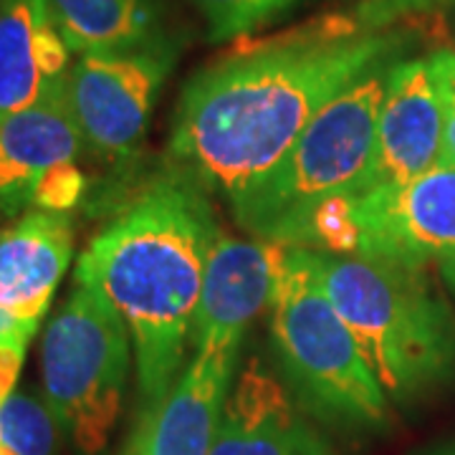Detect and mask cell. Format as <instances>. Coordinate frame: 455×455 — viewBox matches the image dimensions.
<instances>
[{
	"instance_id": "cell-13",
	"label": "cell",
	"mask_w": 455,
	"mask_h": 455,
	"mask_svg": "<svg viewBox=\"0 0 455 455\" xmlns=\"http://www.w3.org/2000/svg\"><path fill=\"white\" fill-rule=\"evenodd\" d=\"M71 259L74 220L68 212H23L0 230V311L36 331Z\"/></svg>"
},
{
	"instance_id": "cell-11",
	"label": "cell",
	"mask_w": 455,
	"mask_h": 455,
	"mask_svg": "<svg viewBox=\"0 0 455 455\" xmlns=\"http://www.w3.org/2000/svg\"><path fill=\"white\" fill-rule=\"evenodd\" d=\"M286 245L218 233L208 256L190 347L241 349L245 331L271 304Z\"/></svg>"
},
{
	"instance_id": "cell-15",
	"label": "cell",
	"mask_w": 455,
	"mask_h": 455,
	"mask_svg": "<svg viewBox=\"0 0 455 455\" xmlns=\"http://www.w3.org/2000/svg\"><path fill=\"white\" fill-rule=\"evenodd\" d=\"M84 140L64 97L0 116V212H28L51 167L76 160Z\"/></svg>"
},
{
	"instance_id": "cell-24",
	"label": "cell",
	"mask_w": 455,
	"mask_h": 455,
	"mask_svg": "<svg viewBox=\"0 0 455 455\" xmlns=\"http://www.w3.org/2000/svg\"><path fill=\"white\" fill-rule=\"evenodd\" d=\"M438 263H440V274H443V278L448 281V286H451L455 293V253L445 256V259L438 260Z\"/></svg>"
},
{
	"instance_id": "cell-3",
	"label": "cell",
	"mask_w": 455,
	"mask_h": 455,
	"mask_svg": "<svg viewBox=\"0 0 455 455\" xmlns=\"http://www.w3.org/2000/svg\"><path fill=\"white\" fill-rule=\"evenodd\" d=\"M311 253L329 299L390 400L412 403L451 382L453 311L423 266L370 253Z\"/></svg>"
},
{
	"instance_id": "cell-22",
	"label": "cell",
	"mask_w": 455,
	"mask_h": 455,
	"mask_svg": "<svg viewBox=\"0 0 455 455\" xmlns=\"http://www.w3.org/2000/svg\"><path fill=\"white\" fill-rule=\"evenodd\" d=\"M440 163L455 164V74L448 84L445 97V119H443V142H440Z\"/></svg>"
},
{
	"instance_id": "cell-17",
	"label": "cell",
	"mask_w": 455,
	"mask_h": 455,
	"mask_svg": "<svg viewBox=\"0 0 455 455\" xmlns=\"http://www.w3.org/2000/svg\"><path fill=\"white\" fill-rule=\"evenodd\" d=\"M61 427L31 392H16L0 407V455H61Z\"/></svg>"
},
{
	"instance_id": "cell-5",
	"label": "cell",
	"mask_w": 455,
	"mask_h": 455,
	"mask_svg": "<svg viewBox=\"0 0 455 455\" xmlns=\"http://www.w3.org/2000/svg\"><path fill=\"white\" fill-rule=\"evenodd\" d=\"M392 64L385 61L364 71L311 119L289 155L230 205L238 226L259 241L299 248L319 205L362 193L374 160L377 122Z\"/></svg>"
},
{
	"instance_id": "cell-20",
	"label": "cell",
	"mask_w": 455,
	"mask_h": 455,
	"mask_svg": "<svg viewBox=\"0 0 455 455\" xmlns=\"http://www.w3.org/2000/svg\"><path fill=\"white\" fill-rule=\"evenodd\" d=\"M455 0H362L357 8V18L374 31L390 28L397 18L430 13L443 5H453Z\"/></svg>"
},
{
	"instance_id": "cell-7",
	"label": "cell",
	"mask_w": 455,
	"mask_h": 455,
	"mask_svg": "<svg viewBox=\"0 0 455 455\" xmlns=\"http://www.w3.org/2000/svg\"><path fill=\"white\" fill-rule=\"evenodd\" d=\"M178 61V46L157 36L145 46L79 56L64 84V101L84 147L124 160L145 140L155 104Z\"/></svg>"
},
{
	"instance_id": "cell-9",
	"label": "cell",
	"mask_w": 455,
	"mask_h": 455,
	"mask_svg": "<svg viewBox=\"0 0 455 455\" xmlns=\"http://www.w3.org/2000/svg\"><path fill=\"white\" fill-rule=\"evenodd\" d=\"M357 253L427 266L455 253V164L355 197Z\"/></svg>"
},
{
	"instance_id": "cell-1",
	"label": "cell",
	"mask_w": 455,
	"mask_h": 455,
	"mask_svg": "<svg viewBox=\"0 0 455 455\" xmlns=\"http://www.w3.org/2000/svg\"><path fill=\"white\" fill-rule=\"evenodd\" d=\"M405 36L357 16H322L241 44L185 84L170 132V167L238 203L296 145L311 119Z\"/></svg>"
},
{
	"instance_id": "cell-6",
	"label": "cell",
	"mask_w": 455,
	"mask_h": 455,
	"mask_svg": "<svg viewBox=\"0 0 455 455\" xmlns=\"http://www.w3.org/2000/svg\"><path fill=\"white\" fill-rule=\"evenodd\" d=\"M132 337L112 301L74 283L41 344L44 403L76 455H104L122 415Z\"/></svg>"
},
{
	"instance_id": "cell-21",
	"label": "cell",
	"mask_w": 455,
	"mask_h": 455,
	"mask_svg": "<svg viewBox=\"0 0 455 455\" xmlns=\"http://www.w3.org/2000/svg\"><path fill=\"white\" fill-rule=\"evenodd\" d=\"M28 339H0V407L16 395L18 374L23 370Z\"/></svg>"
},
{
	"instance_id": "cell-23",
	"label": "cell",
	"mask_w": 455,
	"mask_h": 455,
	"mask_svg": "<svg viewBox=\"0 0 455 455\" xmlns=\"http://www.w3.org/2000/svg\"><path fill=\"white\" fill-rule=\"evenodd\" d=\"M33 334L36 331H31L28 326L18 324V322H13L5 311H0V339H33Z\"/></svg>"
},
{
	"instance_id": "cell-8",
	"label": "cell",
	"mask_w": 455,
	"mask_h": 455,
	"mask_svg": "<svg viewBox=\"0 0 455 455\" xmlns=\"http://www.w3.org/2000/svg\"><path fill=\"white\" fill-rule=\"evenodd\" d=\"M453 74L455 53L448 49L392 64L374 160L362 193L407 182L440 163L445 97Z\"/></svg>"
},
{
	"instance_id": "cell-12",
	"label": "cell",
	"mask_w": 455,
	"mask_h": 455,
	"mask_svg": "<svg viewBox=\"0 0 455 455\" xmlns=\"http://www.w3.org/2000/svg\"><path fill=\"white\" fill-rule=\"evenodd\" d=\"M211 455H334L291 390L251 359L230 385Z\"/></svg>"
},
{
	"instance_id": "cell-16",
	"label": "cell",
	"mask_w": 455,
	"mask_h": 455,
	"mask_svg": "<svg viewBox=\"0 0 455 455\" xmlns=\"http://www.w3.org/2000/svg\"><path fill=\"white\" fill-rule=\"evenodd\" d=\"M71 53H112L145 46L160 33V0H46Z\"/></svg>"
},
{
	"instance_id": "cell-10",
	"label": "cell",
	"mask_w": 455,
	"mask_h": 455,
	"mask_svg": "<svg viewBox=\"0 0 455 455\" xmlns=\"http://www.w3.org/2000/svg\"><path fill=\"white\" fill-rule=\"evenodd\" d=\"M238 355L196 347L163 400L137 410L122 455H211Z\"/></svg>"
},
{
	"instance_id": "cell-2",
	"label": "cell",
	"mask_w": 455,
	"mask_h": 455,
	"mask_svg": "<svg viewBox=\"0 0 455 455\" xmlns=\"http://www.w3.org/2000/svg\"><path fill=\"white\" fill-rule=\"evenodd\" d=\"M208 190L178 170L155 178L84 248L74 281L104 293L130 329L140 407L185 370L208 256L220 228Z\"/></svg>"
},
{
	"instance_id": "cell-25",
	"label": "cell",
	"mask_w": 455,
	"mask_h": 455,
	"mask_svg": "<svg viewBox=\"0 0 455 455\" xmlns=\"http://www.w3.org/2000/svg\"><path fill=\"white\" fill-rule=\"evenodd\" d=\"M415 455H455V440L453 443H445V445H435V448H427L423 453Z\"/></svg>"
},
{
	"instance_id": "cell-19",
	"label": "cell",
	"mask_w": 455,
	"mask_h": 455,
	"mask_svg": "<svg viewBox=\"0 0 455 455\" xmlns=\"http://www.w3.org/2000/svg\"><path fill=\"white\" fill-rule=\"evenodd\" d=\"M84 193H86V175H84L82 167L76 164V160L56 164L38 182L31 211H74L82 203Z\"/></svg>"
},
{
	"instance_id": "cell-14",
	"label": "cell",
	"mask_w": 455,
	"mask_h": 455,
	"mask_svg": "<svg viewBox=\"0 0 455 455\" xmlns=\"http://www.w3.org/2000/svg\"><path fill=\"white\" fill-rule=\"evenodd\" d=\"M71 64L46 0H0V116L64 97Z\"/></svg>"
},
{
	"instance_id": "cell-4",
	"label": "cell",
	"mask_w": 455,
	"mask_h": 455,
	"mask_svg": "<svg viewBox=\"0 0 455 455\" xmlns=\"http://www.w3.org/2000/svg\"><path fill=\"white\" fill-rule=\"evenodd\" d=\"M271 334L289 390L319 423L352 433L387 427L390 397L329 299L307 248H286L281 260L271 299Z\"/></svg>"
},
{
	"instance_id": "cell-18",
	"label": "cell",
	"mask_w": 455,
	"mask_h": 455,
	"mask_svg": "<svg viewBox=\"0 0 455 455\" xmlns=\"http://www.w3.org/2000/svg\"><path fill=\"white\" fill-rule=\"evenodd\" d=\"M193 3L208 20L211 41H230L253 33L263 23L291 11L301 0H193Z\"/></svg>"
}]
</instances>
